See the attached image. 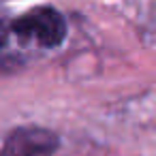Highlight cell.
Returning <instances> with one entry per match:
<instances>
[{
    "instance_id": "1",
    "label": "cell",
    "mask_w": 156,
    "mask_h": 156,
    "mask_svg": "<svg viewBox=\"0 0 156 156\" xmlns=\"http://www.w3.org/2000/svg\"><path fill=\"white\" fill-rule=\"evenodd\" d=\"M11 30L22 41H37L43 47H56L62 43L66 34V24H64V17L56 9L41 7L17 17L11 24Z\"/></svg>"
},
{
    "instance_id": "2",
    "label": "cell",
    "mask_w": 156,
    "mask_h": 156,
    "mask_svg": "<svg viewBox=\"0 0 156 156\" xmlns=\"http://www.w3.org/2000/svg\"><path fill=\"white\" fill-rule=\"evenodd\" d=\"M58 145V135L49 128L20 126L7 137L0 156H54Z\"/></svg>"
},
{
    "instance_id": "3",
    "label": "cell",
    "mask_w": 156,
    "mask_h": 156,
    "mask_svg": "<svg viewBox=\"0 0 156 156\" xmlns=\"http://www.w3.org/2000/svg\"><path fill=\"white\" fill-rule=\"evenodd\" d=\"M9 30H11V26H7V22L0 17V47L7 43V39H9Z\"/></svg>"
}]
</instances>
